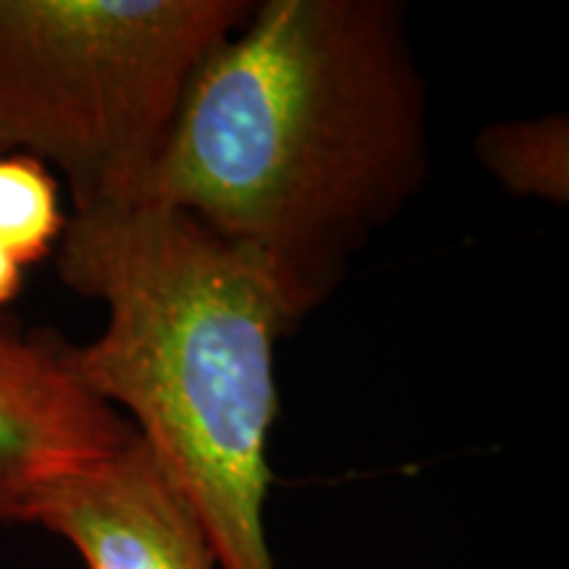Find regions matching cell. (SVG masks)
Masks as SVG:
<instances>
[{
  "label": "cell",
  "instance_id": "6da1fadb",
  "mask_svg": "<svg viewBox=\"0 0 569 569\" xmlns=\"http://www.w3.org/2000/svg\"><path fill=\"white\" fill-rule=\"evenodd\" d=\"M427 96L396 0H261L190 82L142 201L322 306L427 180Z\"/></svg>",
  "mask_w": 569,
  "mask_h": 569
},
{
  "label": "cell",
  "instance_id": "7a4b0ae2",
  "mask_svg": "<svg viewBox=\"0 0 569 569\" xmlns=\"http://www.w3.org/2000/svg\"><path fill=\"white\" fill-rule=\"evenodd\" d=\"M56 267L106 325L67 346L77 380L153 448L193 503L222 569H277L272 488L277 343L301 322L264 261L180 209L71 211Z\"/></svg>",
  "mask_w": 569,
  "mask_h": 569
},
{
  "label": "cell",
  "instance_id": "3957f363",
  "mask_svg": "<svg viewBox=\"0 0 569 569\" xmlns=\"http://www.w3.org/2000/svg\"><path fill=\"white\" fill-rule=\"evenodd\" d=\"M251 0H0V156L56 169L74 211L146 198L190 82Z\"/></svg>",
  "mask_w": 569,
  "mask_h": 569
},
{
  "label": "cell",
  "instance_id": "277c9868",
  "mask_svg": "<svg viewBox=\"0 0 569 569\" xmlns=\"http://www.w3.org/2000/svg\"><path fill=\"white\" fill-rule=\"evenodd\" d=\"M130 419L92 396L48 332L0 322V525H32L56 482L130 438Z\"/></svg>",
  "mask_w": 569,
  "mask_h": 569
},
{
  "label": "cell",
  "instance_id": "5b68a950",
  "mask_svg": "<svg viewBox=\"0 0 569 569\" xmlns=\"http://www.w3.org/2000/svg\"><path fill=\"white\" fill-rule=\"evenodd\" d=\"M32 525L67 540L84 569H222L193 503L134 430L56 482Z\"/></svg>",
  "mask_w": 569,
  "mask_h": 569
},
{
  "label": "cell",
  "instance_id": "8992f818",
  "mask_svg": "<svg viewBox=\"0 0 569 569\" xmlns=\"http://www.w3.org/2000/svg\"><path fill=\"white\" fill-rule=\"evenodd\" d=\"M475 156L511 196L557 206L569 201L567 113L488 124L475 138Z\"/></svg>",
  "mask_w": 569,
  "mask_h": 569
},
{
  "label": "cell",
  "instance_id": "52a82bcc",
  "mask_svg": "<svg viewBox=\"0 0 569 569\" xmlns=\"http://www.w3.org/2000/svg\"><path fill=\"white\" fill-rule=\"evenodd\" d=\"M59 180L24 153L0 156V248L19 267L51 259L67 230Z\"/></svg>",
  "mask_w": 569,
  "mask_h": 569
},
{
  "label": "cell",
  "instance_id": "ba28073f",
  "mask_svg": "<svg viewBox=\"0 0 569 569\" xmlns=\"http://www.w3.org/2000/svg\"><path fill=\"white\" fill-rule=\"evenodd\" d=\"M24 288V267H19L9 253L0 248V309L13 303Z\"/></svg>",
  "mask_w": 569,
  "mask_h": 569
}]
</instances>
